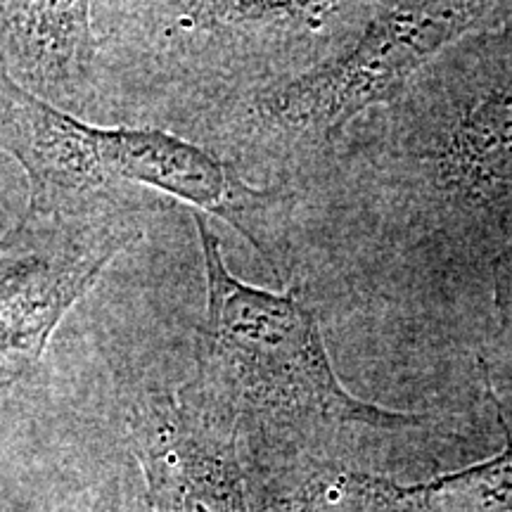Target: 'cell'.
Wrapping results in <instances>:
<instances>
[{"instance_id": "obj_5", "label": "cell", "mask_w": 512, "mask_h": 512, "mask_svg": "<svg viewBox=\"0 0 512 512\" xmlns=\"http://www.w3.org/2000/svg\"><path fill=\"white\" fill-rule=\"evenodd\" d=\"M121 195L29 207L0 235V394L46 356L67 313L143 238Z\"/></svg>"}, {"instance_id": "obj_7", "label": "cell", "mask_w": 512, "mask_h": 512, "mask_svg": "<svg viewBox=\"0 0 512 512\" xmlns=\"http://www.w3.org/2000/svg\"><path fill=\"white\" fill-rule=\"evenodd\" d=\"M498 418L505 448L467 470L401 484L344 463L294 465L273 475L266 512H512V432Z\"/></svg>"}, {"instance_id": "obj_1", "label": "cell", "mask_w": 512, "mask_h": 512, "mask_svg": "<svg viewBox=\"0 0 512 512\" xmlns=\"http://www.w3.org/2000/svg\"><path fill=\"white\" fill-rule=\"evenodd\" d=\"M207 309L197 330V375L188 387L209 408L245 427L271 465L337 463V444L358 432L396 434L425 415L396 413L349 394L339 382L316 313L297 287L271 292L230 273L219 235L200 211Z\"/></svg>"}, {"instance_id": "obj_9", "label": "cell", "mask_w": 512, "mask_h": 512, "mask_svg": "<svg viewBox=\"0 0 512 512\" xmlns=\"http://www.w3.org/2000/svg\"><path fill=\"white\" fill-rule=\"evenodd\" d=\"M494 304L505 351L512 361V249L494 261Z\"/></svg>"}, {"instance_id": "obj_3", "label": "cell", "mask_w": 512, "mask_h": 512, "mask_svg": "<svg viewBox=\"0 0 512 512\" xmlns=\"http://www.w3.org/2000/svg\"><path fill=\"white\" fill-rule=\"evenodd\" d=\"M0 152L27 174L29 207H67L147 185L223 219L275 271L283 266V192L252 188L228 162L174 133L86 124L0 72Z\"/></svg>"}, {"instance_id": "obj_2", "label": "cell", "mask_w": 512, "mask_h": 512, "mask_svg": "<svg viewBox=\"0 0 512 512\" xmlns=\"http://www.w3.org/2000/svg\"><path fill=\"white\" fill-rule=\"evenodd\" d=\"M382 121L377 174L415 228L512 249V15L446 48Z\"/></svg>"}, {"instance_id": "obj_6", "label": "cell", "mask_w": 512, "mask_h": 512, "mask_svg": "<svg viewBox=\"0 0 512 512\" xmlns=\"http://www.w3.org/2000/svg\"><path fill=\"white\" fill-rule=\"evenodd\" d=\"M128 425L145 477L143 512H252L238 425L190 387L140 399Z\"/></svg>"}, {"instance_id": "obj_8", "label": "cell", "mask_w": 512, "mask_h": 512, "mask_svg": "<svg viewBox=\"0 0 512 512\" xmlns=\"http://www.w3.org/2000/svg\"><path fill=\"white\" fill-rule=\"evenodd\" d=\"M91 3H0V72L72 112L95 55Z\"/></svg>"}, {"instance_id": "obj_4", "label": "cell", "mask_w": 512, "mask_h": 512, "mask_svg": "<svg viewBox=\"0 0 512 512\" xmlns=\"http://www.w3.org/2000/svg\"><path fill=\"white\" fill-rule=\"evenodd\" d=\"M510 15L508 3L373 5L349 43L261 88L252 102L254 124L278 143H337L361 114L399 102L446 48Z\"/></svg>"}]
</instances>
